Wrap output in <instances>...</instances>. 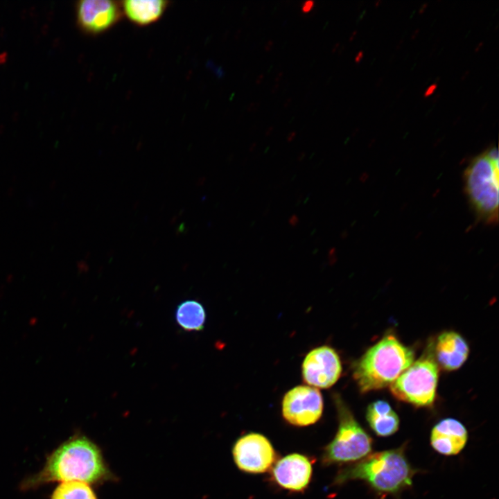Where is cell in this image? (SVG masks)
<instances>
[{
	"label": "cell",
	"instance_id": "6da1fadb",
	"mask_svg": "<svg viewBox=\"0 0 499 499\" xmlns=\"http://www.w3.org/2000/svg\"><path fill=\"white\" fill-rule=\"evenodd\" d=\"M109 473L99 448L84 436H77L58 447L48 458L44 469L24 482L33 487L49 482H98Z\"/></svg>",
	"mask_w": 499,
	"mask_h": 499
},
{
	"label": "cell",
	"instance_id": "7a4b0ae2",
	"mask_svg": "<svg viewBox=\"0 0 499 499\" xmlns=\"http://www.w3.org/2000/svg\"><path fill=\"white\" fill-rule=\"evenodd\" d=\"M405 449L403 444L396 448L369 453L342 468L334 483L342 484L359 480L380 495L398 494L412 486L417 473L407 458Z\"/></svg>",
	"mask_w": 499,
	"mask_h": 499
},
{
	"label": "cell",
	"instance_id": "3957f363",
	"mask_svg": "<svg viewBox=\"0 0 499 499\" xmlns=\"http://www.w3.org/2000/svg\"><path fill=\"white\" fill-rule=\"evenodd\" d=\"M414 353L394 335L382 338L353 365V378L362 393L389 386L414 362Z\"/></svg>",
	"mask_w": 499,
	"mask_h": 499
},
{
	"label": "cell",
	"instance_id": "277c9868",
	"mask_svg": "<svg viewBox=\"0 0 499 499\" xmlns=\"http://www.w3.org/2000/svg\"><path fill=\"white\" fill-rule=\"evenodd\" d=\"M464 190L477 216L487 225L498 222L499 158L491 147L473 159L464 172Z\"/></svg>",
	"mask_w": 499,
	"mask_h": 499
},
{
	"label": "cell",
	"instance_id": "5b68a950",
	"mask_svg": "<svg viewBox=\"0 0 499 499\" xmlns=\"http://www.w3.org/2000/svg\"><path fill=\"white\" fill-rule=\"evenodd\" d=\"M333 399L338 413V430L324 447L321 460L325 466L349 464L371 453L374 442L340 395L335 394Z\"/></svg>",
	"mask_w": 499,
	"mask_h": 499
},
{
	"label": "cell",
	"instance_id": "8992f818",
	"mask_svg": "<svg viewBox=\"0 0 499 499\" xmlns=\"http://www.w3.org/2000/svg\"><path fill=\"white\" fill-rule=\"evenodd\" d=\"M438 377L439 367L428 351L389 385L390 392L399 401L430 407L435 400Z\"/></svg>",
	"mask_w": 499,
	"mask_h": 499
},
{
	"label": "cell",
	"instance_id": "52a82bcc",
	"mask_svg": "<svg viewBox=\"0 0 499 499\" xmlns=\"http://www.w3.org/2000/svg\"><path fill=\"white\" fill-rule=\"evenodd\" d=\"M232 455L238 469L251 474L270 471L277 461V453L270 441L257 432L239 437L234 444Z\"/></svg>",
	"mask_w": 499,
	"mask_h": 499
},
{
	"label": "cell",
	"instance_id": "ba28073f",
	"mask_svg": "<svg viewBox=\"0 0 499 499\" xmlns=\"http://www.w3.org/2000/svg\"><path fill=\"white\" fill-rule=\"evenodd\" d=\"M324 401L320 392L309 385L296 386L284 395L282 416L289 424L297 427L313 425L322 415Z\"/></svg>",
	"mask_w": 499,
	"mask_h": 499
},
{
	"label": "cell",
	"instance_id": "9c48e42d",
	"mask_svg": "<svg viewBox=\"0 0 499 499\" xmlns=\"http://www.w3.org/2000/svg\"><path fill=\"white\" fill-rule=\"evenodd\" d=\"M342 370L339 355L333 348L327 345L309 351L301 365L303 380L315 388L331 387L338 380Z\"/></svg>",
	"mask_w": 499,
	"mask_h": 499
},
{
	"label": "cell",
	"instance_id": "30bf717a",
	"mask_svg": "<svg viewBox=\"0 0 499 499\" xmlns=\"http://www.w3.org/2000/svg\"><path fill=\"white\" fill-rule=\"evenodd\" d=\"M120 2L110 0H82L76 5L77 22L85 33L99 35L107 32L123 17Z\"/></svg>",
	"mask_w": 499,
	"mask_h": 499
},
{
	"label": "cell",
	"instance_id": "8fae6325",
	"mask_svg": "<svg viewBox=\"0 0 499 499\" xmlns=\"http://www.w3.org/2000/svg\"><path fill=\"white\" fill-rule=\"evenodd\" d=\"M271 470V480L290 492H304L313 475V459L301 453H291L277 459Z\"/></svg>",
	"mask_w": 499,
	"mask_h": 499
},
{
	"label": "cell",
	"instance_id": "7c38bea8",
	"mask_svg": "<svg viewBox=\"0 0 499 499\" xmlns=\"http://www.w3.org/2000/svg\"><path fill=\"white\" fill-rule=\"evenodd\" d=\"M438 367L450 371L459 369L466 360L469 347L464 338L455 331L439 334L428 350Z\"/></svg>",
	"mask_w": 499,
	"mask_h": 499
},
{
	"label": "cell",
	"instance_id": "4fadbf2b",
	"mask_svg": "<svg viewBox=\"0 0 499 499\" xmlns=\"http://www.w3.org/2000/svg\"><path fill=\"white\" fill-rule=\"evenodd\" d=\"M430 441L432 448L439 454L455 455L465 447L468 441V431L459 421L446 418L433 426Z\"/></svg>",
	"mask_w": 499,
	"mask_h": 499
},
{
	"label": "cell",
	"instance_id": "5bb4252c",
	"mask_svg": "<svg viewBox=\"0 0 499 499\" xmlns=\"http://www.w3.org/2000/svg\"><path fill=\"white\" fill-rule=\"evenodd\" d=\"M170 1L165 0H125L120 2L123 15L133 24L143 26L158 21Z\"/></svg>",
	"mask_w": 499,
	"mask_h": 499
},
{
	"label": "cell",
	"instance_id": "9a60e30c",
	"mask_svg": "<svg viewBox=\"0 0 499 499\" xmlns=\"http://www.w3.org/2000/svg\"><path fill=\"white\" fill-rule=\"evenodd\" d=\"M367 421L372 431L379 437H389L397 432L400 420L396 412L386 401L370 403L366 411Z\"/></svg>",
	"mask_w": 499,
	"mask_h": 499
},
{
	"label": "cell",
	"instance_id": "2e32d148",
	"mask_svg": "<svg viewBox=\"0 0 499 499\" xmlns=\"http://www.w3.org/2000/svg\"><path fill=\"white\" fill-rule=\"evenodd\" d=\"M177 324L186 331H200L206 320L205 310L199 301L186 300L177 306L175 312Z\"/></svg>",
	"mask_w": 499,
	"mask_h": 499
},
{
	"label": "cell",
	"instance_id": "e0dca14e",
	"mask_svg": "<svg viewBox=\"0 0 499 499\" xmlns=\"http://www.w3.org/2000/svg\"><path fill=\"white\" fill-rule=\"evenodd\" d=\"M51 499H97V497L89 484L70 481L60 484Z\"/></svg>",
	"mask_w": 499,
	"mask_h": 499
},
{
	"label": "cell",
	"instance_id": "ac0fdd59",
	"mask_svg": "<svg viewBox=\"0 0 499 499\" xmlns=\"http://www.w3.org/2000/svg\"><path fill=\"white\" fill-rule=\"evenodd\" d=\"M315 5V2L313 1H307L304 3V4L301 6V11L304 13H307L310 12Z\"/></svg>",
	"mask_w": 499,
	"mask_h": 499
},
{
	"label": "cell",
	"instance_id": "d6986e66",
	"mask_svg": "<svg viewBox=\"0 0 499 499\" xmlns=\"http://www.w3.org/2000/svg\"><path fill=\"white\" fill-rule=\"evenodd\" d=\"M437 87V85L436 83H432L424 91V96H429L432 94L435 91Z\"/></svg>",
	"mask_w": 499,
	"mask_h": 499
},
{
	"label": "cell",
	"instance_id": "ffe728a7",
	"mask_svg": "<svg viewBox=\"0 0 499 499\" xmlns=\"http://www.w3.org/2000/svg\"><path fill=\"white\" fill-rule=\"evenodd\" d=\"M260 105H261L260 102H257V103L252 102L248 105V107L247 108V112L256 111L259 109V107H260Z\"/></svg>",
	"mask_w": 499,
	"mask_h": 499
},
{
	"label": "cell",
	"instance_id": "44dd1931",
	"mask_svg": "<svg viewBox=\"0 0 499 499\" xmlns=\"http://www.w3.org/2000/svg\"><path fill=\"white\" fill-rule=\"evenodd\" d=\"M273 46H274V41L272 40H269L264 46V50L266 52H268L272 49Z\"/></svg>",
	"mask_w": 499,
	"mask_h": 499
},
{
	"label": "cell",
	"instance_id": "7402d4cb",
	"mask_svg": "<svg viewBox=\"0 0 499 499\" xmlns=\"http://www.w3.org/2000/svg\"><path fill=\"white\" fill-rule=\"evenodd\" d=\"M363 57H364V52L362 51H359L355 57V62L356 63L360 62L362 60V59L363 58Z\"/></svg>",
	"mask_w": 499,
	"mask_h": 499
},
{
	"label": "cell",
	"instance_id": "603a6c76",
	"mask_svg": "<svg viewBox=\"0 0 499 499\" xmlns=\"http://www.w3.org/2000/svg\"><path fill=\"white\" fill-rule=\"evenodd\" d=\"M295 136H296V132H294V131L291 132L290 133H289V134L287 137V141L288 142L292 141L295 139Z\"/></svg>",
	"mask_w": 499,
	"mask_h": 499
},
{
	"label": "cell",
	"instance_id": "cb8c5ba5",
	"mask_svg": "<svg viewBox=\"0 0 499 499\" xmlns=\"http://www.w3.org/2000/svg\"><path fill=\"white\" fill-rule=\"evenodd\" d=\"M283 72H279L278 74H277V76H276V78H275V79H274L275 83H279V81H280V80H281V78H283Z\"/></svg>",
	"mask_w": 499,
	"mask_h": 499
},
{
	"label": "cell",
	"instance_id": "d4e9b609",
	"mask_svg": "<svg viewBox=\"0 0 499 499\" xmlns=\"http://www.w3.org/2000/svg\"><path fill=\"white\" fill-rule=\"evenodd\" d=\"M263 78H264L263 74H260L259 76H258V77L256 78V79L255 80L256 84H257V85L261 84L262 82Z\"/></svg>",
	"mask_w": 499,
	"mask_h": 499
},
{
	"label": "cell",
	"instance_id": "484cf974",
	"mask_svg": "<svg viewBox=\"0 0 499 499\" xmlns=\"http://www.w3.org/2000/svg\"><path fill=\"white\" fill-rule=\"evenodd\" d=\"M273 130H274V127H273V126H270V127L268 128V129L265 130V135L266 137L270 136V135L272 134V132H273Z\"/></svg>",
	"mask_w": 499,
	"mask_h": 499
},
{
	"label": "cell",
	"instance_id": "4316f807",
	"mask_svg": "<svg viewBox=\"0 0 499 499\" xmlns=\"http://www.w3.org/2000/svg\"><path fill=\"white\" fill-rule=\"evenodd\" d=\"M279 83H275L274 85V87H272V90H271L272 94H274V93L277 91V89H279Z\"/></svg>",
	"mask_w": 499,
	"mask_h": 499
},
{
	"label": "cell",
	"instance_id": "83f0119b",
	"mask_svg": "<svg viewBox=\"0 0 499 499\" xmlns=\"http://www.w3.org/2000/svg\"><path fill=\"white\" fill-rule=\"evenodd\" d=\"M240 35H241V29H238L234 35V38L236 40H239L240 37Z\"/></svg>",
	"mask_w": 499,
	"mask_h": 499
},
{
	"label": "cell",
	"instance_id": "f1b7e54d",
	"mask_svg": "<svg viewBox=\"0 0 499 499\" xmlns=\"http://www.w3.org/2000/svg\"><path fill=\"white\" fill-rule=\"evenodd\" d=\"M291 101H292L291 98H288L283 105V107L287 108L290 105Z\"/></svg>",
	"mask_w": 499,
	"mask_h": 499
},
{
	"label": "cell",
	"instance_id": "f546056e",
	"mask_svg": "<svg viewBox=\"0 0 499 499\" xmlns=\"http://www.w3.org/2000/svg\"><path fill=\"white\" fill-rule=\"evenodd\" d=\"M339 46H340V43L337 42L333 47L331 52L335 53L337 50H338Z\"/></svg>",
	"mask_w": 499,
	"mask_h": 499
},
{
	"label": "cell",
	"instance_id": "4dcf8cb0",
	"mask_svg": "<svg viewBox=\"0 0 499 499\" xmlns=\"http://www.w3.org/2000/svg\"><path fill=\"white\" fill-rule=\"evenodd\" d=\"M356 34H357V31H353L351 33V36L349 37V41H352L355 38Z\"/></svg>",
	"mask_w": 499,
	"mask_h": 499
},
{
	"label": "cell",
	"instance_id": "1f68e13d",
	"mask_svg": "<svg viewBox=\"0 0 499 499\" xmlns=\"http://www.w3.org/2000/svg\"><path fill=\"white\" fill-rule=\"evenodd\" d=\"M247 11H248L247 8L246 6L244 7V8H243V11H242V12H241V15H242V16H243V15L245 16L246 14L247 13Z\"/></svg>",
	"mask_w": 499,
	"mask_h": 499
},
{
	"label": "cell",
	"instance_id": "d6a6232c",
	"mask_svg": "<svg viewBox=\"0 0 499 499\" xmlns=\"http://www.w3.org/2000/svg\"><path fill=\"white\" fill-rule=\"evenodd\" d=\"M426 6H427V3L423 4L419 9V12H423L426 9Z\"/></svg>",
	"mask_w": 499,
	"mask_h": 499
},
{
	"label": "cell",
	"instance_id": "836d02e7",
	"mask_svg": "<svg viewBox=\"0 0 499 499\" xmlns=\"http://www.w3.org/2000/svg\"><path fill=\"white\" fill-rule=\"evenodd\" d=\"M256 146V143H253L250 148V151L253 150Z\"/></svg>",
	"mask_w": 499,
	"mask_h": 499
},
{
	"label": "cell",
	"instance_id": "e575fe53",
	"mask_svg": "<svg viewBox=\"0 0 499 499\" xmlns=\"http://www.w3.org/2000/svg\"><path fill=\"white\" fill-rule=\"evenodd\" d=\"M247 75H248V71L246 72V73H245V75H243V79H245V78L247 76Z\"/></svg>",
	"mask_w": 499,
	"mask_h": 499
},
{
	"label": "cell",
	"instance_id": "d590c367",
	"mask_svg": "<svg viewBox=\"0 0 499 499\" xmlns=\"http://www.w3.org/2000/svg\"><path fill=\"white\" fill-rule=\"evenodd\" d=\"M272 65H270L269 69H268V73L270 72V70L272 69Z\"/></svg>",
	"mask_w": 499,
	"mask_h": 499
},
{
	"label": "cell",
	"instance_id": "8d00e7d4",
	"mask_svg": "<svg viewBox=\"0 0 499 499\" xmlns=\"http://www.w3.org/2000/svg\"><path fill=\"white\" fill-rule=\"evenodd\" d=\"M328 24H329V22L326 21V24H325V25H324V27H323V28H323L324 30L326 28V26L328 25Z\"/></svg>",
	"mask_w": 499,
	"mask_h": 499
}]
</instances>
